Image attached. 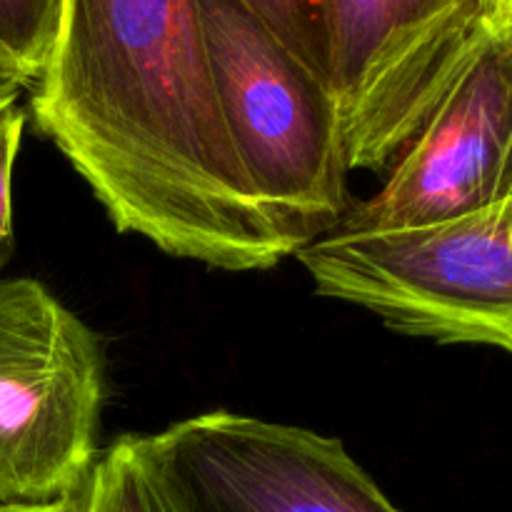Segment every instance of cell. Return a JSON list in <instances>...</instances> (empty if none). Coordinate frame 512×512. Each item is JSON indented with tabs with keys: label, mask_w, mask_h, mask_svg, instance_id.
<instances>
[{
	"label": "cell",
	"mask_w": 512,
	"mask_h": 512,
	"mask_svg": "<svg viewBox=\"0 0 512 512\" xmlns=\"http://www.w3.org/2000/svg\"><path fill=\"white\" fill-rule=\"evenodd\" d=\"M173 512H403L338 438L250 415H195L138 435Z\"/></svg>",
	"instance_id": "obj_5"
},
{
	"label": "cell",
	"mask_w": 512,
	"mask_h": 512,
	"mask_svg": "<svg viewBox=\"0 0 512 512\" xmlns=\"http://www.w3.org/2000/svg\"><path fill=\"white\" fill-rule=\"evenodd\" d=\"M330 88V0H238ZM333 95V93H330Z\"/></svg>",
	"instance_id": "obj_9"
},
{
	"label": "cell",
	"mask_w": 512,
	"mask_h": 512,
	"mask_svg": "<svg viewBox=\"0 0 512 512\" xmlns=\"http://www.w3.org/2000/svg\"><path fill=\"white\" fill-rule=\"evenodd\" d=\"M323 298L388 328L512 353V195L433 225L328 233L295 250Z\"/></svg>",
	"instance_id": "obj_3"
},
{
	"label": "cell",
	"mask_w": 512,
	"mask_h": 512,
	"mask_svg": "<svg viewBox=\"0 0 512 512\" xmlns=\"http://www.w3.org/2000/svg\"><path fill=\"white\" fill-rule=\"evenodd\" d=\"M80 512H173L135 435H125L98 455L83 483Z\"/></svg>",
	"instance_id": "obj_8"
},
{
	"label": "cell",
	"mask_w": 512,
	"mask_h": 512,
	"mask_svg": "<svg viewBox=\"0 0 512 512\" xmlns=\"http://www.w3.org/2000/svg\"><path fill=\"white\" fill-rule=\"evenodd\" d=\"M30 80L25 78L20 70L10 68V65H0V108L10 103H18L20 93L30 88Z\"/></svg>",
	"instance_id": "obj_14"
},
{
	"label": "cell",
	"mask_w": 512,
	"mask_h": 512,
	"mask_svg": "<svg viewBox=\"0 0 512 512\" xmlns=\"http://www.w3.org/2000/svg\"><path fill=\"white\" fill-rule=\"evenodd\" d=\"M475 8L488 30H512V0H475Z\"/></svg>",
	"instance_id": "obj_13"
},
{
	"label": "cell",
	"mask_w": 512,
	"mask_h": 512,
	"mask_svg": "<svg viewBox=\"0 0 512 512\" xmlns=\"http://www.w3.org/2000/svg\"><path fill=\"white\" fill-rule=\"evenodd\" d=\"M30 110L120 233L245 273L293 250L233 148L200 0H63Z\"/></svg>",
	"instance_id": "obj_1"
},
{
	"label": "cell",
	"mask_w": 512,
	"mask_h": 512,
	"mask_svg": "<svg viewBox=\"0 0 512 512\" xmlns=\"http://www.w3.org/2000/svg\"><path fill=\"white\" fill-rule=\"evenodd\" d=\"M200 13L225 128L295 255L348 213L335 100L238 0H200Z\"/></svg>",
	"instance_id": "obj_2"
},
{
	"label": "cell",
	"mask_w": 512,
	"mask_h": 512,
	"mask_svg": "<svg viewBox=\"0 0 512 512\" xmlns=\"http://www.w3.org/2000/svg\"><path fill=\"white\" fill-rule=\"evenodd\" d=\"M100 338L33 278L0 280V503L73 495L98 460Z\"/></svg>",
	"instance_id": "obj_4"
},
{
	"label": "cell",
	"mask_w": 512,
	"mask_h": 512,
	"mask_svg": "<svg viewBox=\"0 0 512 512\" xmlns=\"http://www.w3.org/2000/svg\"><path fill=\"white\" fill-rule=\"evenodd\" d=\"M512 195V30L480 23L383 188L335 233L433 225ZM333 233V230H330Z\"/></svg>",
	"instance_id": "obj_7"
},
{
	"label": "cell",
	"mask_w": 512,
	"mask_h": 512,
	"mask_svg": "<svg viewBox=\"0 0 512 512\" xmlns=\"http://www.w3.org/2000/svg\"><path fill=\"white\" fill-rule=\"evenodd\" d=\"M0 65H10V68L20 70V68H18V65H15V63H10V60H8V58H5V55H3V53H0Z\"/></svg>",
	"instance_id": "obj_15"
},
{
	"label": "cell",
	"mask_w": 512,
	"mask_h": 512,
	"mask_svg": "<svg viewBox=\"0 0 512 512\" xmlns=\"http://www.w3.org/2000/svg\"><path fill=\"white\" fill-rule=\"evenodd\" d=\"M478 28L475 0H330V93L348 170L388 173Z\"/></svg>",
	"instance_id": "obj_6"
},
{
	"label": "cell",
	"mask_w": 512,
	"mask_h": 512,
	"mask_svg": "<svg viewBox=\"0 0 512 512\" xmlns=\"http://www.w3.org/2000/svg\"><path fill=\"white\" fill-rule=\"evenodd\" d=\"M25 110L18 103L0 108V270L15 248L13 235V168L23 140Z\"/></svg>",
	"instance_id": "obj_11"
},
{
	"label": "cell",
	"mask_w": 512,
	"mask_h": 512,
	"mask_svg": "<svg viewBox=\"0 0 512 512\" xmlns=\"http://www.w3.org/2000/svg\"><path fill=\"white\" fill-rule=\"evenodd\" d=\"M63 0H0V53L33 83L48 63Z\"/></svg>",
	"instance_id": "obj_10"
},
{
	"label": "cell",
	"mask_w": 512,
	"mask_h": 512,
	"mask_svg": "<svg viewBox=\"0 0 512 512\" xmlns=\"http://www.w3.org/2000/svg\"><path fill=\"white\" fill-rule=\"evenodd\" d=\"M83 510V485L73 495L48 500V503H0V512H80Z\"/></svg>",
	"instance_id": "obj_12"
}]
</instances>
